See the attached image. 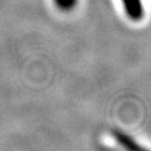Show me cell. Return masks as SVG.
<instances>
[{"label":"cell","instance_id":"cell-1","mask_svg":"<svg viewBox=\"0 0 151 151\" xmlns=\"http://www.w3.org/2000/svg\"><path fill=\"white\" fill-rule=\"evenodd\" d=\"M123 14L132 23H139L145 19L146 7L144 0H119Z\"/></svg>","mask_w":151,"mask_h":151},{"label":"cell","instance_id":"cell-2","mask_svg":"<svg viewBox=\"0 0 151 151\" xmlns=\"http://www.w3.org/2000/svg\"><path fill=\"white\" fill-rule=\"evenodd\" d=\"M112 137L114 141L116 142V144L120 145L122 148L126 149V150H131V151H137V150H143V147L135 141L131 135H129L126 132L122 131V130L116 129L112 132Z\"/></svg>","mask_w":151,"mask_h":151},{"label":"cell","instance_id":"cell-3","mask_svg":"<svg viewBox=\"0 0 151 151\" xmlns=\"http://www.w3.org/2000/svg\"><path fill=\"white\" fill-rule=\"evenodd\" d=\"M80 0H52V5L62 14H70L79 5Z\"/></svg>","mask_w":151,"mask_h":151}]
</instances>
